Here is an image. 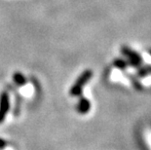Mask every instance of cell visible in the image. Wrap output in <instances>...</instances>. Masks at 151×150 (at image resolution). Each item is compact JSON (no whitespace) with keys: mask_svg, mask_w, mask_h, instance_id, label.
Listing matches in <instances>:
<instances>
[{"mask_svg":"<svg viewBox=\"0 0 151 150\" xmlns=\"http://www.w3.org/2000/svg\"><path fill=\"white\" fill-rule=\"evenodd\" d=\"M13 79H14V82L19 86H22L25 84L27 82V79L24 75L22 74L20 72H16L14 75H13Z\"/></svg>","mask_w":151,"mask_h":150,"instance_id":"obj_4","label":"cell"},{"mask_svg":"<svg viewBox=\"0 0 151 150\" xmlns=\"http://www.w3.org/2000/svg\"><path fill=\"white\" fill-rule=\"evenodd\" d=\"M92 76H93L92 70H90V69L85 70V71L77 78V80L75 81L74 84L72 85V87L70 88V91H69L70 95H71V97H79V95H81L83 89H84V86L89 82L90 79L92 78Z\"/></svg>","mask_w":151,"mask_h":150,"instance_id":"obj_1","label":"cell"},{"mask_svg":"<svg viewBox=\"0 0 151 150\" xmlns=\"http://www.w3.org/2000/svg\"><path fill=\"white\" fill-rule=\"evenodd\" d=\"M6 145H7V141H6L5 139H3L0 138V149L4 148Z\"/></svg>","mask_w":151,"mask_h":150,"instance_id":"obj_5","label":"cell"},{"mask_svg":"<svg viewBox=\"0 0 151 150\" xmlns=\"http://www.w3.org/2000/svg\"><path fill=\"white\" fill-rule=\"evenodd\" d=\"M10 109V98L7 93L3 92L0 95V123L5 120L6 115Z\"/></svg>","mask_w":151,"mask_h":150,"instance_id":"obj_2","label":"cell"},{"mask_svg":"<svg viewBox=\"0 0 151 150\" xmlns=\"http://www.w3.org/2000/svg\"><path fill=\"white\" fill-rule=\"evenodd\" d=\"M76 109L80 114L88 113L90 109H91V103L86 98H81L76 105Z\"/></svg>","mask_w":151,"mask_h":150,"instance_id":"obj_3","label":"cell"}]
</instances>
